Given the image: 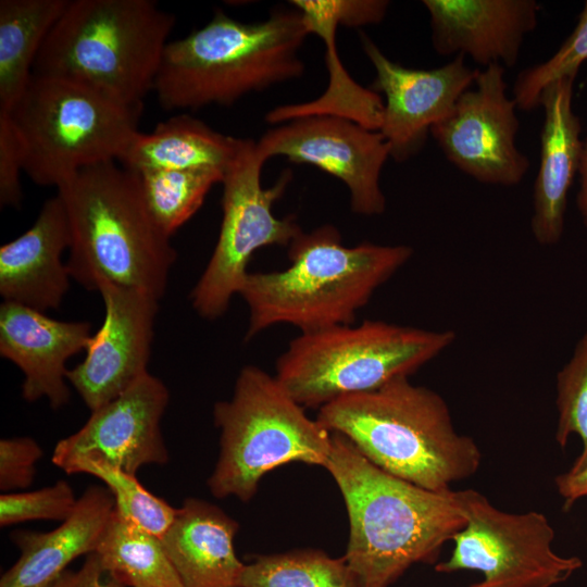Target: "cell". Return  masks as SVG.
I'll use <instances>...</instances> for the list:
<instances>
[{
    "mask_svg": "<svg viewBox=\"0 0 587 587\" xmlns=\"http://www.w3.org/2000/svg\"><path fill=\"white\" fill-rule=\"evenodd\" d=\"M43 451L30 437H15L0 440V489L27 488L33 484L36 463Z\"/></svg>",
    "mask_w": 587,
    "mask_h": 587,
    "instance_id": "cell-33",
    "label": "cell"
},
{
    "mask_svg": "<svg viewBox=\"0 0 587 587\" xmlns=\"http://www.w3.org/2000/svg\"><path fill=\"white\" fill-rule=\"evenodd\" d=\"M316 420L377 467L428 490H450L480 465L477 444L455 430L442 397L409 377L340 397L320 408Z\"/></svg>",
    "mask_w": 587,
    "mask_h": 587,
    "instance_id": "cell-3",
    "label": "cell"
},
{
    "mask_svg": "<svg viewBox=\"0 0 587 587\" xmlns=\"http://www.w3.org/2000/svg\"><path fill=\"white\" fill-rule=\"evenodd\" d=\"M90 329L88 322L58 321L18 303H1L0 355L23 372L24 400L46 398L55 410L68 402L65 364L87 349Z\"/></svg>",
    "mask_w": 587,
    "mask_h": 587,
    "instance_id": "cell-19",
    "label": "cell"
},
{
    "mask_svg": "<svg viewBox=\"0 0 587 587\" xmlns=\"http://www.w3.org/2000/svg\"><path fill=\"white\" fill-rule=\"evenodd\" d=\"M57 192L71 226V278L91 291L103 278L160 300L177 254L146 204L138 175L109 161L80 170Z\"/></svg>",
    "mask_w": 587,
    "mask_h": 587,
    "instance_id": "cell-5",
    "label": "cell"
},
{
    "mask_svg": "<svg viewBox=\"0 0 587 587\" xmlns=\"http://www.w3.org/2000/svg\"><path fill=\"white\" fill-rule=\"evenodd\" d=\"M7 114L24 173L37 185L59 188L83 168L117 162L139 132L141 112L83 84L33 74Z\"/></svg>",
    "mask_w": 587,
    "mask_h": 587,
    "instance_id": "cell-9",
    "label": "cell"
},
{
    "mask_svg": "<svg viewBox=\"0 0 587 587\" xmlns=\"http://www.w3.org/2000/svg\"><path fill=\"white\" fill-rule=\"evenodd\" d=\"M95 553L122 587H186L161 538L121 519L115 509Z\"/></svg>",
    "mask_w": 587,
    "mask_h": 587,
    "instance_id": "cell-26",
    "label": "cell"
},
{
    "mask_svg": "<svg viewBox=\"0 0 587 587\" xmlns=\"http://www.w3.org/2000/svg\"><path fill=\"white\" fill-rule=\"evenodd\" d=\"M452 330H428L384 321L301 333L276 362V379L303 408L375 390L409 377L450 347Z\"/></svg>",
    "mask_w": 587,
    "mask_h": 587,
    "instance_id": "cell-7",
    "label": "cell"
},
{
    "mask_svg": "<svg viewBox=\"0 0 587 587\" xmlns=\"http://www.w3.org/2000/svg\"><path fill=\"white\" fill-rule=\"evenodd\" d=\"M504 67L478 70L474 88L464 91L451 112L430 128L446 159L473 179L514 186L530 162L519 150L517 105L508 95Z\"/></svg>",
    "mask_w": 587,
    "mask_h": 587,
    "instance_id": "cell-12",
    "label": "cell"
},
{
    "mask_svg": "<svg viewBox=\"0 0 587 587\" xmlns=\"http://www.w3.org/2000/svg\"><path fill=\"white\" fill-rule=\"evenodd\" d=\"M430 40L440 55H464L487 67L516 64L523 42L538 25L536 0H423Z\"/></svg>",
    "mask_w": 587,
    "mask_h": 587,
    "instance_id": "cell-18",
    "label": "cell"
},
{
    "mask_svg": "<svg viewBox=\"0 0 587 587\" xmlns=\"http://www.w3.org/2000/svg\"><path fill=\"white\" fill-rule=\"evenodd\" d=\"M238 529L218 507L188 498L161 541L186 587H241L245 563L234 547Z\"/></svg>",
    "mask_w": 587,
    "mask_h": 587,
    "instance_id": "cell-23",
    "label": "cell"
},
{
    "mask_svg": "<svg viewBox=\"0 0 587 587\" xmlns=\"http://www.w3.org/2000/svg\"><path fill=\"white\" fill-rule=\"evenodd\" d=\"M174 25L152 0H68L33 74L83 84L141 112Z\"/></svg>",
    "mask_w": 587,
    "mask_h": 587,
    "instance_id": "cell-6",
    "label": "cell"
},
{
    "mask_svg": "<svg viewBox=\"0 0 587 587\" xmlns=\"http://www.w3.org/2000/svg\"><path fill=\"white\" fill-rule=\"evenodd\" d=\"M257 148L265 162L273 157H285L341 180L349 190L351 211L355 214L379 215L386 209L379 180L390 148L377 130L339 116H303L266 130L257 141Z\"/></svg>",
    "mask_w": 587,
    "mask_h": 587,
    "instance_id": "cell-13",
    "label": "cell"
},
{
    "mask_svg": "<svg viewBox=\"0 0 587 587\" xmlns=\"http://www.w3.org/2000/svg\"><path fill=\"white\" fill-rule=\"evenodd\" d=\"M359 37L376 73L370 89L385 97L378 132L389 145L390 158L405 162L423 149L430 128L471 88L478 70L467 66L464 55L432 70L405 67L386 57L366 34L360 32Z\"/></svg>",
    "mask_w": 587,
    "mask_h": 587,
    "instance_id": "cell-15",
    "label": "cell"
},
{
    "mask_svg": "<svg viewBox=\"0 0 587 587\" xmlns=\"http://www.w3.org/2000/svg\"><path fill=\"white\" fill-rule=\"evenodd\" d=\"M77 499L66 480L35 491L3 494L0 497V525L34 520L63 522L72 514Z\"/></svg>",
    "mask_w": 587,
    "mask_h": 587,
    "instance_id": "cell-32",
    "label": "cell"
},
{
    "mask_svg": "<svg viewBox=\"0 0 587 587\" xmlns=\"http://www.w3.org/2000/svg\"><path fill=\"white\" fill-rule=\"evenodd\" d=\"M576 76H565L546 87L540 161L534 184L530 228L542 246L559 242L563 235L570 188L578 174L583 141L580 120L573 110Z\"/></svg>",
    "mask_w": 587,
    "mask_h": 587,
    "instance_id": "cell-20",
    "label": "cell"
},
{
    "mask_svg": "<svg viewBox=\"0 0 587 587\" xmlns=\"http://www.w3.org/2000/svg\"><path fill=\"white\" fill-rule=\"evenodd\" d=\"M324 469L345 501L344 558L361 587H389L413 564L434 562L466 524L457 490L433 491L394 476L338 433Z\"/></svg>",
    "mask_w": 587,
    "mask_h": 587,
    "instance_id": "cell-1",
    "label": "cell"
},
{
    "mask_svg": "<svg viewBox=\"0 0 587 587\" xmlns=\"http://www.w3.org/2000/svg\"><path fill=\"white\" fill-rule=\"evenodd\" d=\"M265 160L257 141L243 145L222 180V222L213 253L190 292L193 310L205 320H216L228 309L248 275L253 253L267 246H289L302 232L292 215L277 218L273 204L292 179L286 170L267 188L261 183Z\"/></svg>",
    "mask_w": 587,
    "mask_h": 587,
    "instance_id": "cell-10",
    "label": "cell"
},
{
    "mask_svg": "<svg viewBox=\"0 0 587 587\" xmlns=\"http://www.w3.org/2000/svg\"><path fill=\"white\" fill-rule=\"evenodd\" d=\"M288 247L287 268L248 273L238 294L249 309L247 340L277 324L301 333L353 324L375 290L413 254L405 245L344 246L330 224L301 232Z\"/></svg>",
    "mask_w": 587,
    "mask_h": 587,
    "instance_id": "cell-2",
    "label": "cell"
},
{
    "mask_svg": "<svg viewBox=\"0 0 587 587\" xmlns=\"http://www.w3.org/2000/svg\"><path fill=\"white\" fill-rule=\"evenodd\" d=\"M245 139L224 135L202 121L180 113L159 123L150 133L138 132L120 160L125 168L217 170L225 174Z\"/></svg>",
    "mask_w": 587,
    "mask_h": 587,
    "instance_id": "cell-24",
    "label": "cell"
},
{
    "mask_svg": "<svg viewBox=\"0 0 587 587\" xmlns=\"http://www.w3.org/2000/svg\"><path fill=\"white\" fill-rule=\"evenodd\" d=\"M104 319L86 349L84 361L66 373L90 411L107 404L148 373L159 301L107 279H98Z\"/></svg>",
    "mask_w": 587,
    "mask_h": 587,
    "instance_id": "cell-14",
    "label": "cell"
},
{
    "mask_svg": "<svg viewBox=\"0 0 587 587\" xmlns=\"http://www.w3.org/2000/svg\"><path fill=\"white\" fill-rule=\"evenodd\" d=\"M71 226L57 192L41 207L34 224L0 247V295L3 301L46 312L58 309L68 288L62 254L70 249Z\"/></svg>",
    "mask_w": 587,
    "mask_h": 587,
    "instance_id": "cell-21",
    "label": "cell"
},
{
    "mask_svg": "<svg viewBox=\"0 0 587 587\" xmlns=\"http://www.w3.org/2000/svg\"><path fill=\"white\" fill-rule=\"evenodd\" d=\"M241 587H361L344 557L302 549L257 555L245 564Z\"/></svg>",
    "mask_w": 587,
    "mask_h": 587,
    "instance_id": "cell-27",
    "label": "cell"
},
{
    "mask_svg": "<svg viewBox=\"0 0 587 587\" xmlns=\"http://www.w3.org/2000/svg\"><path fill=\"white\" fill-rule=\"evenodd\" d=\"M213 420L220 454L208 486L218 499L248 502L270 471L290 462L324 467L330 453L332 432L255 365L240 370L233 397L214 404Z\"/></svg>",
    "mask_w": 587,
    "mask_h": 587,
    "instance_id": "cell-8",
    "label": "cell"
},
{
    "mask_svg": "<svg viewBox=\"0 0 587 587\" xmlns=\"http://www.w3.org/2000/svg\"><path fill=\"white\" fill-rule=\"evenodd\" d=\"M62 471L67 474H90L101 479L114 498L115 513L159 538L165 534L177 513V509L148 491L136 475L108 463L77 459L67 463Z\"/></svg>",
    "mask_w": 587,
    "mask_h": 587,
    "instance_id": "cell-29",
    "label": "cell"
},
{
    "mask_svg": "<svg viewBox=\"0 0 587 587\" xmlns=\"http://www.w3.org/2000/svg\"><path fill=\"white\" fill-rule=\"evenodd\" d=\"M308 35L296 9L253 23L216 11L203 27L167 43L153 89L158 102L165 111L232 105L299 78Z\"/></svg>",
    "mask_w": 587,
    "mask_h": 587,
    "instance_id": "cell-4",
    "label": "cell"
},
{
    "mask_svg": "<svg viewBox=\"0 0 587 587\" xmlns=\"http://www.w3.org/2000/svg\"><path fill=\"white\" fill-rule=\"evenodd\" d=\"M98 555L87 554L83 567L77 572L65 571L49 587H122L110 577L103 578Z\"/></svg>",
    "mask_w": 587,
    "mask_h": 587,
    "instance_id": "cell-35",
    "label": "cell"
},
{
    "mask_svg": "<svg viewBox=\"0 0 587 587\" xmlns=\"http://www.w3.org/2000/svg\"><path fill=\"white\" fill-rule=\"evenodd\" d=\"M457 495L466 524L453 536V551L435 566L437 572L471 570L490 584L553 587L582 567L579 558L552 550L554 530L542 513L499 510L473 489L457 490Z\"/></svg>",
    "mask_w": 587,
    "mask_h": 587,
    "instance_id": "cell-11",
    "label": "cell"
},
{
    "mask_svg": "<svg viewBox=\"0 0 587 587\" xmlns=\"http://www.w3.org/2000/svg\"><path fill=\"white\" fill-rule=\"evenodd\" d=\"M559 413L555 439L565 447L571 435L579 436L583 448L569 472L587 466V330L577 341L567 363L557 374Z\"/></svg>",
    "mask_w": 587,
    "mask_h": 587,
    "instance_id": "cell-30",
    "label": "cell"
},
{
    "mask_svg": "<svg viewBox=\"0 0 587 587\" xmlns=\"http://www.w3.org/2000/svg\"><path fill=\"white\" fill-rule=\"evenodd\" d=\"M68 0L0 1V112L24 93L37 55Z\"/></svg>",
    "mask_w": 587,
    "mask_h": 587,
    "instance_id": "cell-25",
    "label": "cell"
},
{
    "mask_svg": "<svg viewBox=\"0 0 587 587\" xmlns=\"http://www.w3.org/2000/svg\"><path fill=\"white\" fill-rule=\"evenodd\" d=\"M136 174L153 220L168 237L197 213L210 189L224 178L217 170H152Z\"/></svg>",
    "mask_w": 587,
    "mask_h": 587,
    "instance_id": "cell-28",
    "label": "cell"
},
{
    "mask_svg": "<svg viewBox=\"0 0 587 587\" xmlns=\"http://www.w3.org/2000/svg\"><path fill=\"white\" fill-rule=\"evenodd\" d=\"M309 34L319 36L325 45L328 71L326 90L316 99L272 109L265 115L270 124L278 125L312 115H330L350 120L364 128L379 130L384 101L370 88L359 85L340 62L336 47L338 26L375 25L385 18L387 0H294Z\"/></svg>",
    "mask_w": 587,
    "mask_h": 587,
    "instance_id": "cell-17",
    "label": "cell"
},
{
    "mask_svg": "<svg viewBox=\"0 0 587 587\" xmlns=\"http://www.w3.org/2000/svg\"><path fill=\"white\" fill-rule=\"evenodd\" d=\"M168 401L167 387L148 372L117 398L91 411L79 430L58 441L53 464L62 470L71 461L89 459L136 475L143 465L166 463L161 420Z\"/></svg>",
    "mask_w": 587,
    "mask_h": 587,
    "instance_id": "cell-16",
    "label": "cell"
},
{
    "mask_svg": "<svg viewBox=\"0 0 587 587\" xmlns=\"http://www.w3.org/2000/svg\"><path fill=\"white\" fill-rule=\"evenodd\" d=\"M587 61V1L577 24L558 51L545 62L519 73L513 86V99L519 110L528 112L539 107L540 96L548 85L565 76H577Z\"/></svg>",
    "mask_w": 587,
    "mask_h": 587,
    "instance_id": "cell-31",
    "label": "cell"
},
{
    "mask_svg": "<svg viewBox=\"0 0 587 587\" xmlns=\"http://www.w3.org/2000/svg\"><path fill=\"white\" fill-rule=\"evenodd\" d=\"M23 157L21 145L7 113L0 112V204L1 207L17 208L21 205L23 193L21 173Z\"/></svg>",
    "mask_w": 587,
    "mask_h": 587,
    "instance_id": "cell-34",
    "label": "cell"
},
{
    "mask_svg": "<svg viewBox=\"0 0 587 587\" xmlns=\"http://www.w3.org/2000/svg\"><path fill=\"white\" fill-rule=\"evenodd\" d=\"M555 487L569 509L576 500L587 496V466L572 473L565 472L554 478Z\"/></svg>",
    "mask_w": 587,
    "mask_h": 587,
    "instance_id": "cell-36",
    "label": "cell"
},
{
    "mask_svg": "<svg viewBox=\"0 0 587 587\" xmlns=\"http://www.w3.org/2000/svg\"><path fill=\"white\" fill-rule=\"evenodd\" d=\"M114 509L111 491L92 485L55 529L12 533L11 538L21 554L1 576L0 587H49L74 559L96 552Z\"/></svg>",
    "mask_w": 587,
    "mask_h": 587,
    "instance_id": "cell-22",
    "label": "cell"
},
{
    "mask_svg": "<svg viewBox=\"0 0 587 587\" xmlns=\"http://www.w3.org/2000/svg\"><path fill=\"white\" fill-rule=\"evenodd\" d=\"M578 176L579 189L576 198L577 209L584 224L587 226V137L583 141Z\"/></svg>",
    "mask_w": 587,
    "mask_h": 587,
    "instance_id": "cell-37",
    "label": "cell"
},
{
    "mask_svg": "<svg viewBox=\"0 0 587 587\" xmlns=\"http://www.w3.org/2000/svg\"><path fill=\"white\" fill-rule=\"evenodd\" d=\"M471 587H517L512 583H502V584H490L482 580L480 583L474 584Z\"/></svg>",
    "mask_w": 587,
    "mask_h": 587,
    "instance_id": "cell-38",
    "label": "cell"
}]
</instances>
